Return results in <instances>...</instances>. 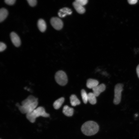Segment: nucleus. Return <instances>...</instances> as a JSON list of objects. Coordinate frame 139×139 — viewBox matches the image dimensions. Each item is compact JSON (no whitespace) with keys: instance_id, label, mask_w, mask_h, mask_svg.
<instances>
[{"instance_id":"14","label":"nucleus","mask_w":139,"mask_h":139,"mask_svg":"<svg viewBox=\"0 0 139 139\" xmlns=\"http://www.w3.org/2000/svg\"><path fill=\"white\" fill-rule=\"evenodd\" d=\"M70 102L72 106H75L79 105L80 102L77 97L74 94L72 95L70 97Z\"/></svg>"},{"instance_id":"18","label":"nucleus","mask_w":139,"mask_h":139,"mask_svg":"<svg viewBox=\"0 0 139 139\" xmlns=\"http://www.w3.org/2000/svg\"><path fill=\"white\" fill-rule=\"evenodd\" d=\"M81 95L83 102L86 104L88 101V94L84 89H82L81 91Z\"/></svg>"},{"instance_id":"24","label":"nucleus","mask_w":139,"mask_h":139,"mask_svg":"<svg viewBox=\"0 0 139 139\" xmlns=\"http://www.w3.org/2000/svg\"><path fill=\"white\" fill-rule=\"evenodd\" d=\"M136 71L138 77L139 78V64L137 65L136 67Z\"/></svg>"},{"instance_id":"19","label":"nucleus","mask_w":139,"mask_h":139,"mask_svg":"<svg viewBox=\"0 0 139 139\" xmlns=\"http://www.w3.org/2000/svg\"><path fill=\"white\" fill-rule=\"evenodd\" d=\"M75 1L80 5L83 6L87 3L88 1L87 0H76Z\"/></svg>"},{"instance_id":"15","label":"nucleus","mask_w":139,"mask_h":139,"mask_svg":"<svg viewBox=\"0 0 139 139\" xmlns=\"http://www.w3.org/2000/svg\"><path fill=\"white\" fill-rule=\"evenodd\" d=\"M64 101V98L61 97L56 100L53 104L54 108L56 109H59L61 106Z\"/></svg>"},{"instance_id":"22","label":"nucleus","mask_w":139,"mask_h":139,"mask_svg":"<svg viewBox=\"0 0 139 139\" xmlns=\"http://www.w3.org/2000/svg\"><path fill=\"white\" fill-rule=\"evenodd\" d=\"M5 2L7 4L11 5L13 4L16 1L15 0H5Z\"/></svg>"},{"instance_id":"3","label":"nucleus","mask_w":139,"mask_h":139,"mask_svg":"<svg viewBox=\"0 0 139 139\" xmlns=\"http://www.w3.org/2000/svg\"><path fill=\"white\" fill-rule=\"evenodd\" d=\"M49 114L46 113L44 108L40 106L36 108L31 112L26 114L27 119L31 123H34L36 118L39 116L45 117H48Z\"/></svg>"},{"instance_id":"17","label":"nucleus","mask_w":139,"mask_h":139,"mask_svg":"<svg viewBox=\"0 0 139 139\" xmlns=\"http://www.w3.org/2000/svg\"><path fill=\"white\" fill-rule=\"evenodd\" d=\"M96 97L93 93H89L88 94V101L92 105L95 104L97 102Z\"/></svg>"},{"instance_id":"21","label":"nucleus","mask_w":139,"mask_h":139,"mask_svg":"<svg viewBox=\"0 0 139 139\" xmlns=\"http://www.w3.org/2000/svg\"><path fill=\"white\" fill-rule=\"evenodd\" d=\"M5 44L3 42H0V51L1 52L4 51L6 48Z\"/></svg>"},{"instance_id":"2","label":"nucleus","mask_w":139,"mask_h":139,"mask_svg":"<svg viewBox=\"0 0 139 139\" xmlns=\"http://www.w3.org/2000/svg\"><path fill=\"white\" fill-rule=\"evenodd\" d=\"M99 129L98 124L95 122L92 121H87L82 125L81 130L84 135L91 136L97 133Z\"/></svg>"},{"instance_id":"5","label":"nucleus","mask_w":139,"mask_h":139,"mask_svg":"<svg viewBox=\"0 0 139 139\" xmlns=\"http://www.w3.org/2000/svg\"><path fill=\"white\" fill-rule=\"evenodd\" d=\"M56 82L59 85L64 86L67 82L68 79L65 73L62 71H59L56 72L55 75Z\"/></svg>"},{"instance_id":"13","label":"nucleus","mask_w":139,"mask_h":139,"mask_svg":"<svg viewBox=\"0 0 139 139\" xmlns=\"http://www.w3.org/2000/svg\"><path fill=\"white\" fill-rule=\"evenodd\" d=\"M37 25L39 29L41 32H44L46 29V23L44 20L42 19H40L38 20Z\"/></svg>"},{"instance_id":"20","label":"nucleus","mask_w":139,"mask_h":139,"mask_svg":"<svg viewBox=\"0 0 139 139\" xmlns=\"http://www.w3.org/2000/svg\"><path fill=\"white\" fill-rule=\"evenodd\" d=\"M27 1L30 5L32 6H35L37 3V1L36 0H27Z\"/></svg>"},{"instance_id":"10","label":"nucleus","mask_w":139,"mask_h":139,"mask_svg":"<svg viewBox=\"0 0 139 139\" xmlns=\"http://www.w3.org/2000/svg\"><path fill=\"white\" fill-rule=\"evenodd\" d=\"M98 81L95 80L89 79L86 82L87 87L89 89H93L98 85Z\"/></svg>"},{"instance_id":"1","label":"nucleus","mask_w":139,"mask_h":139,"mask_svg":"<svg viewBox=\"0 0 139 139\" xmlns=\"http://www.w3.org/2000/svg\"><path fill=\"white\" fill-rule=\"evenodd\" d=\"M21 105H17L20 111L23 114L30 113L36 108L38 104V99L32 95H30L21 102Z\"/></svg>"},{"instance_id":"11","label":"nucleus","mask_w":139,"mask_h":139,"mask_svg":"<svg viewBox=\"0 0 139 139\" xmlns=\"http://www.w3.org/2000/svg\"><path fill=\"white\" fill-rule=\"evenodd\" d=\"M74 110L72 108L69 107L67 105H65L63 107V112L67 116H72Z\"/></svg>"},{"instance_id":"16","label":"nucleus","mask_w":139,"mask_h":139,"mask_svg":"<svg viewBox=\"0 0 139 139\" xmlns=\"http://www.w3.org/2000/svg\"><path fill=\"white\" fill-rule=\"evenodd\" d=\"M8 15L7 10L4 8H2L0 10V22L4 20Z\"/></svg>"},{"instance_id":"4","label":"nucleus","mask_w":139,"mask_h":139,"mask_svg":"<svg viewBox=\"0 0 139 139\" xmlns=\"http://www.w3.org/2000/svg\"><path fill=\"white\" fill-rule=\"evenodd\" d=\"M124 85L123 84L118 83L115 86L114 89V98L113 103L115 105L119 104L121 100V92L123 90Z\"/></svg>"},{"instance_id":"8","label":"nucleus","mask_w":139,"mask_h":139,"mask_svg":"<svg viewBox=\"0 0 139 139\" xmlns=\"http://www.w3.org/2000/svg\"><path fill=\"white\" fill-rule=\"evenodd\" d=\"M106 88L105 85L103 83L98 85L92 89L93 93L96 97H98L101 93L105 90Z\"/></svg>"},{"instance_id":"9","label":"nucleus","mask_w":139,"mask_h":139,"mask_svg":"<svg viewBox=\"0 0 139 139\" xmlns=\"http://www.w3.org/2000/svg\"><path fill=\"white\" fill-rule=\"evenodd\" d=\"M71 10L67 7L63 8L59 10L58 15L61 18H63L67 15H70L72 13Z\"/></svg>"},{"instance_id":"12","label":"nucleus","mask_w":139,"mask_h":139,"mask_svg":"<svg viewBox=\"0 0 139 139\" xmlns=\"http://www.w3.org/2000/svg\"><path fill=\"white\" fill-rule=\"evenodd\" d=\"M74 8L79 13L82 14L85 12V9L83 6L77 3L75 1L74 2L73 4Z\"/></svg>"},{"instance_id":"7","label":"nucleus","mask_w":139,"mask_h":139,"mask_svg":"<svg viewBox=\"0 0 139 139\" xmlns=\"http://www.w3.org/2000/svg\"><path fill=\"white\" fill-rule=\"evenodd\" d=\"M10 38L12 43L16 47H19L21 44L20 39L18 35L14 32L10 34Z\"/></svg>"},{"instance_id":"23","label":"nucleus","mask_w":139,"mask_h":139,"mask_svg":"<svg viewBox=\"0 0 139 139\" xmlns=\"http://www.w3.org/2000/svg\"><path fill=\"white\" fill-rule=\"evenodd\" d=\"M137 0H129L128 1V3L131 4H134L136 3L137 2Z\"/></svg>"},{"instance_id":"6","label":"nucleus","mask_w":139,"mask_h":139,"mask_svg":"<svg viewBox=\"0 0 139 139\" xmlns=\"http://www.w3.org/2000/svg\"><path fill=\"white\" fill-rule=\"evenodd\" d=\"M51 25L55 29L59 30L61 29L63 26V23L59 18L56 17H53L50 20Z\"/></svg>"}]
</instances>
